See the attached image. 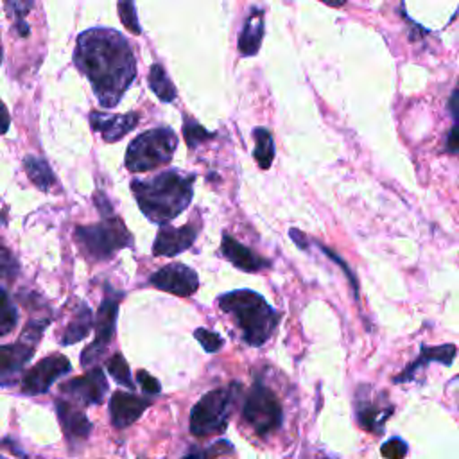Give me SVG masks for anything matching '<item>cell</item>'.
I'll use <instances>...</instances> for the list:
<instances>
[{
    "label": "cell",
    "mask_w": 459,
    "mask_h": 459,
    "mask_svg": "<svg viewBox=\"0 0 459 459\" xmlns=\"http://www.w3.org/2000/svg\"><path fill=\"white\" fill-rule=\"evenodd\" d=\"M74 61L90 81L102 108H115L136 77L133 48L113 29L95 27L81 32Z\"/></svg>",
    "instance_id": "1"
},
{
    "label": "cell",
    "mask_w": 459,
    "mask_h": 459,
    "mask_svg": "<svg viewBox=\"0 0 459 459\" xmlns=\"http://www.w3.org/2000/svg\"><path fill=\"white\" fill-rule=\"evenodd\" d=\"M195 174L176 169L163 170L149 179H133L131 192L143 215L160 226L176 219L192 201Z\"/></svg>",
    "instance_id": "2"
},
{
    "label": "cell",
    "mask_w": 459,
    "mask_h": 459,
    "mask_svg": "<svg viewBox=\"0 0 459 459\" xmlns=\"http://www.w3.org/2000/svg\"><path fill=\"white\" fill-rule=\"evenodd\" d=\"M217 303L219 308L233 319L242 333V339L249 346H262L264 342H267L278 326L280 312H276L264 299V296L253 290H230L226 294H221Z\"/></svg>",
    "instance_id": "3"
},
{
    "label": "cell",
    "mask_w": 459,
    "mask_h": 459,
    "mask_svg": "<svg viewBox=\"0 0 459 459\" xmlns=\"http://www.w3.org/2000/svg\"><path fill=\"white\" fill-rule=\"evenodd\" d=\"M74 238L82 255L90 260H108L117 251L133 246V235L115 213L102 217L97 224L77 226Z\"/></svg>",
    "instance_id": "4"
},
{
    "label": "cell",
    "mask_w": 459,
    "mask_h": 459,
    "mask_svg": "<svg viewBox=\"0 0 459 459\" xmlns=\"http://www.w3.org/2000/svg\"><path fill=\"white\" fill-rule=\"evenodd\" d=\"M238 393L240 384L233 382L231 385L212 389L203 394L190 411V432L197 437L224 432Z\"/></svg>",
    "instance_id": "5"
},
{
    "label": "cell",
    "mask_w": 459,
    "mask_h": 459,
    "mask_svg": "<svg viewBox=\"0 0 459 459\" xmlns=\"http://www.w3.org/2000/svg\"><path fill=\"white\" fill-rule=\"evenodd\" d=\"M178 136L167 126L138 134L126 151V167L131 172H149L172 160Z\"/></svg>",
    "instance_id": "6"
},
{
    "label": "cell",
    "mask_w": 459,
    "mask_h": 459,
    "mask_svg": "<svg viewBox=\"0 0 459 459\" xmlns=\"http://www.w3.org/2000/svg\"><path fill=\"white\" fill-rule=\"evenodd\" d=\"M242 418L262 437L278 430L283 423L281 403L274 391L264 384L262 377L255 378L251 389L246 394Z\"/></svg>",
    "instance_id": "7"
},
{
    "label": "cell",
    "mask_w": 459,
    "mask_h": 459,
    "mask_svg": "<svg viewBox=\"0 0 459 459\" xmlns=\"http://www.w3.org/2000/svg\"><path fill=\"white\" fill-rule=\"evenodd\" d=\"M48 321H50L48 317L29 321L23 326L16 342L4 344L0 348V373H2L4 385H7L9 377H16L25 368L29 359L34 355Z\"/></svg>",
    "instance_id": "8"
},
{
    "label": "cell",
    "mask_w": 459,
    "mask_h": 459,
    "mask_svg": "<svg viewBox=\"0 0 459 459\" xmlns=\"http://www.w3.org/2000/svg\"><path fill=\"white\" fill-rule=\"evenodd\" d=\"M120 299H122V292H117L109 285H106V294H104V299L99 307L97 319H95V339L81 353V366L82 368L91 366L93 362H97L106 353V350H108V346H109V342L115 335Z\"/></svg>",
    "instance_id": "9"
},
{
    "label": "cell",
    "mask_w": 459,
    "mask_h": 459,
    "mask_svg": "<svg viewBox=\"0 0 459 459\" xmlns=\"http://www.w3.org/2000/svg\"><path fill=\"white\" fill-rule=\"evenodd\" d=\"M70 371H72V364L65 355H61V353L48 355V357L41 359L38 364H34L32 368H29L23 373V377H22V393L29 394V396L47 393L48 387L59 377H63Z\"/></svg>",
    "instance_id": "10"
},
{
    "label": "cell",
    "mask_w": 459,
    "mask_h": 459,
    "mask_svg": "<svg viewBox=\"0 0 459 459\" xmlns=\"http://www.w3.org/2000/svg\"><path fill=\"white\" fill-rule=\"evenodd\" d=\"M149 283L160 290L186 298L197 290L199 278L195 271L185 264H169L154 271L149 276Z\"/></svg>",
    "instance_id": "11"
},
{
    "label": "cell",
    "mask_w": 459,
    "mask_h": 459,
    "mask_svg": "<svg viewBox=\"0 0 459 459\" xmlns=\"http://www.w3.org/2000/svg\"><path fill=\"white\" fill-rule=\"evenodd\" d=\"M61 393L68 394L74 402L81 405H97L104 400L108 393V380L100 368H93L88 373L63 382Z\"/></svg>",
    "instance_id": "12"
},
{
    "label": "cell",
    "mask_w": 459,
    "mask_h": 459,
    "mask_svg": "<svg viewBox=\"0 0 459 459\" xmlns=\"http://www.w3.org/2000/svg\"><path fill=\"white\" fill-rule=\"evenodd\" d=\"M197 235H199V230L195 224H185L179 228L161 226L152 244V255L176 256L185 249H188L195 242Z\"/></svg>",
    "instance_id": "13"
},
{
    "label": "cell",
    "mask_w": 459,
    "mask_h": 459,
    "mask_svg": "<svg viewBox=\"0 0 459 459\" xmlns=\"http://www.w3.org/2000/svg\"><path fill=\"white\" fill-rule=\"evenodd\" d=\"M149 405H151V400L140 398V396L133 394V391L113 393V396L109 400V416H111L113 427L122 430V429L133 425Z\"/></svg>",
    "instance_id": "14"
},
{
    "label": "cell",
    "mask_w": 459,
    "mask_h": 459,
    "mask_svg": "<svg viewBox=\"0 0 459 459\" xmlns=\"http://www.w3.org/2000/svg\"><path fill=\"white\" fill-rule=\"evenodd\" d=\"M56 411H57L63 434L70 445H81L82 441L88 439L91 432V423L75 403H70L59 398L56 400Z\"/></svg>",
    "instance_id": "15"
},
{
    "label": "cell",
    "mask_w": 459,
    "mask_h": 459,
    "mask_svg": "<svg viewBox=\"0 0 459 459\" xmlns=\"http://www.w3.org/2000/svg\"><path fill=\"white\" fill-rule=\"evenodd\" d=\"M136 113H122V115H106L99 111L90 113V124L91 129L102 134V140L111 143L124 138L131 129L138 124Z\"/></svg>",
    "instance_id": "16"
},
{
    "label": "cell",
    "mask_w": 459,
    "mask_h": 459,
    "mask_svg": "<svg viewBox=\"0 0 459 459\" xmlns=\"http://www.w3.org/2000/svg\"><path fill=\"white\" fill-rule=\"evenodd\" d=\"M221 253L226 260H230L237 269L246 273H258L262 269H267L271 262L256 253H253L249 247L235 240L231 235L224 233L221 240Z\"/></svg>",
    "instance_id": "17"
},
{
    "label": "cell",
    "mask_w": 459,
    "mask_h": 459,
    "mask_svg": "<svg viewBox=\"0 0 459 459\" xmlns=\"http://www.w3.org/2000/svg\"><path fill=\"white\" fill-rule=\"evenodd\" d=\"M391 412H393L391 405L380 403L375 398H364L362 391L360 394L357 391V421L362 429L375 434H382L384 423Z\"/></svg>",
    "instance_id": "18"
},
{
    "label": "cell",
    "mask_w": 459,
    "mask_h": 459,
    "mask_svg": "<svg viewBox=\"0 0 459 459\" xmlns=\"http://www.w3.org/2000/svg\"><path fill=\"white\" fill-rule=\"evenodd\" d=\"M264 36V11L255 7L244 22L238 36V50L242 56H255L262 45Z\"/></svg>",
    "instance_id": "19"
},
{
    "label": "cell",
    "mask_w": 459,
    "mask_h": 459,
    "mask_svg": "<svg viewBox=\"0 0 459 459\" xmlns=\"http://www.w3.org/2000/svg\"><path fill=\"white\" fill-rule=\"evenodd\" d=\"M93 325L95 323H93V316H91L90 307L86 303H79V307L74 314V319L66 325V328H65V332L59 339L61 346H70V344H75V342L82 341L90 333Z\"/></svg>",
    "instance_id": "20"
},
{
    "label": "cell",
    "mask_w": 459,
    "mask_h": 459,
    "mask_svg": "<svg viewBox=\"0 0 459 459\" xmlns=\"http://www.w3.org/2000/svg\"><path fill=\"white\" fill-rule=\"evenodd\" d=\"M454 355H455V346H454V344H443V346H439V348H427V346H423L420 357H418L407 369H403V373L398 375V377L394 378V382H405V380H409L420 366H423V364H427V362H430V360H437V362H443V364L448 366V364H452Z\"/></svg>",
    "instance_id": "21"
},
{
    "label": "cell",
    "mask_w": 459,
    "mask_h": 459,
    "mask_svg": "<svg viewBox=\"0 0 459 459\" xmlns=\"http://www.w3.org/2000/svg\"><path fill=\"white\" fill-rule=\"evenodd\" d=\"M23 167H25V172L29 176V179L39 188V190H45L48 192L52 186L57 185V179L50 169V165L43 160V158H38V156H25L23 158Z\"/></svg>",
    "instance_id": "22"
},
{
    "label": "cell",
    "mask_w": 459,
    "mask_h": 459,
    "mask_svg": "<svg viewBox=\"0 0 459 459\" xmlns=\"http://www.w3.org/2000/svg\"><path fill=\"white\" fill-rule=\"evenodd\" d=\"M253 138H255V161L258 163L260 169L267 170L273 163L274 158V140L273 134L269 133V129L265 127H256L253 131Z\"/></svg>",
    "instance_id": "23"
},
{
    "label": "cell",
    "mask_w": 459,
    "mask_h": 459,
    "mask_svg": "<svg viewBox=\"0 0 459 459\" xmlns=\"http://www.w3.org/2000/svg\"><path fill=\"white\" fill-rule=\"evenodd\" d=\"M149 86L161 102H172L176 99V88L160 63H154L149 70Z\"/></svg>",
    "instance_id": "24"
},
{
    "label": "cell",
    "mask_w": 459,
    "mask_h": 459,
    "mask_svg": "<svg viewBox=\"0 0 459 459\" xmlns=\"http://www.w3.org/2000/svg\"><path fill=\"white\" fill-rule=\"evenodd\" d=\"M34 5V0H5V9H7V14L16 22V30L20 32L22 38L29 36L30 29L29 25L25 23V14L32 9Z\"/></svg>",
    "instance_id": "25"
},
{
    "label": "cell",
    "mask_w": 459,
    "mask_h": 459,
    "mask_svg": "<svg viewBox=\"0 0 459 459\" xmlns=\"http://www.w3.org/2000/svg\"><path fill=\"white\" fill-rule=\"evenodd\" d=\"M106 368H108V373L115 378V382H117V384H120V385L127 387L129 391H133V389H134V382L131 380L129 366H127V362H126V359H124V355H122V353H115V355L108 360Z\"/></svg>",
    "instance_id": "26"
},
{
    "label": "cell",
    "mask_w": 459,
    "mask_h": 459,
    "mask_svg": "<svg viewBox=\"0 0 459 459\" xmlns=\"http://www.w3.org/2000/svg\"><path fill=\"white\" fill-rule=\"evenodd\" d=\"M18 323V312L14 303L11 301L9 294L5 289H2V303H0V333L7 335L9 332L14 330Z\"/></svg>",
    "instance_id": "27"
},
{
    "label": "cell",
    "mask_w": 459,
    "mask_h": 459,
    "mask_svg": "<svg viewBox=\"0 0 459 459\" xmlns=\"http://www.w3.org/2000/svg\"><path fill=\"white\" fill-rule=\"evenodd\" d=\"M183 134H185L186 145H188L190 149H195L201 142L210 140V138L215 136L213 133L206 131L199 122H195V120L190 118V117H185V118H183Z\"/></svg>",
    "instance_id": "28"
},
{
    "label": "cell",
    "mask_w": 459,
    "mask_h": 459,
    "mask_svg": "<svg viewBox=\"0 0 459 459\" xmlns=\"http://www.w3.org/2000/svg\"><path fill=\"white\" fill-rule=\"evenodd\" d=\"M194 337L199 341V344L208 353L219 351L222 348V344H224V341H222V337L219 333H215V332H212L208 328H201V326L194 330Z\"/></svg>",
    "instance_id": "29"
},
{
    "label": "cell",
    "mask_w": 459,
    "mask_h": 459,
    "mask_svg": "<svg viewBox=\"0 0 459 459\" xmlns=\"http://www.w3.org/2000/svg\"><path fill=\"white\" fill-rule=\"evenodd\" d=\"M118 16L133 34H140V25L133 0H118Z\"/></svg>",
    "instance_id": "30"
},
{
    "label": "cell",
    "mask_w": 459,
    "mask_h": 459,
    "mask_svg": "<svg viewBox=\"0 0 459 459\" xmlns=\"http://www.w3.org/2000/svg\"><path fill=\"white\" fill-rule=\"evenodd\" d=\"M233 454V445L231 441L221 439L217 443H212L208 448H201V450H192L186 455H199V457H217V455H228Z\"/></svg>",
    "instance_id": "31"
},
{
    "label": "cell",
    "mask_w": 459,
    "mask_h": 459,
    "mask_svg": "<svg viewBox=\"0 0 459 459\" xmlns=\"http://www.w3.org/2000/svg\"><path fill=\"white\" fill-rule=\"evenodd\" d=\"M382 455L384 457H389V459H402L405 454H407V445L400 439V437H393L389 441H385L380 448Z\"/></svg>",
    "instance_id": "32"
},
{
    "label": "cell",
    "mask_w": 459,
    "mask_h": 459,
    "mask_svg": "<svg viewBox=\"0 0 459 459\" xmlns=\"http://www.w3.org/2000/svg\"><path fill=\"white\" fill-rule=\"evenodd\" d=\"M136 382L140 384V387H142L143 393H147V394H158V393L161 391L160 382H158L154 377H151L147 371H143V369H140V371L136 373Z\"/></svg>",
    "instance_id": "33"
},
{
    "label": "cell",
    "mask_w": 459,
    "mask_h": 459,
    "mask_svg": "<svg viewBox=\"0 0 459 459\" xmlns=\"http://www.w3.org/2000/svg\"><path fill=\"white\" fill-rule=\"evenodd\" d=\"M2 276L4 278H14L18 273V262L14 260V256L7 251V247H2V265H0Z\"/></svg>",
    "instance_id": "34"
},
{
    "label": "cell",
    "mask_w": 459,
    "mask_h": 459,
    "mask_svg": "<svg viewBox=\"0 0 459 459\" xmlns=\"http://www.w3.org/2000/svg\"><path fill=\"white\" fill-rule=\"evenodd\" d=\"M93 203H95V208L99 210V213H100L102 217L113 215V206H111V203L108 201V197L104 195V192L97 190V192L93 194Z\"/></svg>",
    "instance_id": "35"
},
{
    "label": "cell",
    "mask_w": 459,
    "mask_h": 459,
    "mask_svg": "<svg viewBox=\"0 0 459 459\" xmlns=\"http://www.w3.org/2000/svg\"><path fill=\"white\" fill-rule=\"evenodd\" d=\"M321 249H323V253H325L326 256H330L333 262H337V264L341 265V269H342V271L348 274V280H350V283H351V287H353V290H355V296H357V281H355V276L351 274V271L348 269V265H346V264H344V262H342V260H341V258H339V256H337V255H335L332 249H328V247H323V246H321Z\"/></svg>",
    "instance_id": "36"
},
{
    "label": "cell",
    "mask_w": 459,
    "mask_h": 459,
    "mask_svg": "<svg viewBox=\"0 0 459 459\" xmlns=\"http://www.w3.org/2000/svg\"><path fill=\"white\" fill-rule=\"evenodd\" d=\"M446 149L450 152H459V118L452 126L448 136H446Z\"/></svg>",
    "instance_id": "37"
},
{
    "label": "cell",
    "mask_w": 459,
    "mask_h": 459,
    "mask_svg": "<svg viewBox=\"0 0 459 459\" xmlns=\"http://www.w3.org/2000/svg\"><path fill=\"white\" fill-rule=\"evenodd\" d=\"M448 109H450V113L454 115V118L457 120V118H459V82H457L455 90H454V91H452V95H450Z\"/></svg>",
    "instance_id": "38"
},
{
    "label": "cell",
    "mask_w": 459,
    "mask_h": 459,
    "mask_svg": "<svg viewBox=\"0 0 459 459\" xmlns=\"http://www.w3.org/2000/svg\"><path fill=\"white\" fill-rule=\"evenodd\" d=\"M290 237L296 240V246L301 247V249H308V242H307V237L303 233H299V230L292 228L290 230Z\"/></svg>",
    "instance_id": "39"
},
{
    "label": "cell",
    "mask_w": 459,
    "mask_h": 459,
    "mask_svg": "<svg viewBox=\"0 0 459 459\" xmlns=\"http://www.w3.org/2000/svg\"><path fill=\"white\" fill-rule=\"evenodd\" d=\"M321 2H325V4H328V5H332V7H339V5H342L346 0H321Z\"/></svg>",
    "instance_id": "40"
}]
</instances>
